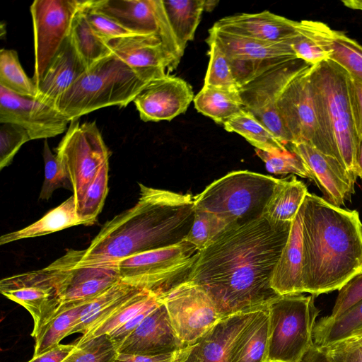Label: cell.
<instances>
[{
    "mask_svg": "<svg viewBox=\"0 0 362 362\" xmlns=\"http://www.w3.org/2000/svg\"><path fill=\"white\" fill-rule=\"evenodd\" d=\"M209 47V62L204 77V86H210L232 90H239L240 86L234 76L230 60L223 49L207 37Z\"/></svg>",
    "mask_w": 362,
    "mask_h": 362,
    "instance_id": "cell-41",
    "label": "cell"
},
{
    "mask_svg": "<svg viewBox=\"0 0 362 362\" xmlns=\"http://www.w3.org/2000/svg\"><path fill=\"white\" fill-rule=\"evenodd\" d=\"M208 37L214 40L233 61L270 65L287 59L297 58L291 42L273 43L259 41L227 33L214 26L209 30Z\"/></svg>",
    "mask_w": 362,
    "mask_h": 362,
    "instance_id": "cell-24",
    "label": "cell"
},
{
    "mask_svg": "<svg viewBox=\"0 0 362 362\" xmlns=\"http://www.w3.org/2000/svg\"><path fill=\"white\" fill-rule=\"evenodd\" d=\"M143 290L145 289L121 281L101 294L90 299L81 313L78 324L71 330L70 334H86Z\"/></svg>",
    "mask_w": 362,
    "mask_h": 362,
    "instance_id": "cell-29",
    "label": "cell"
},
{
    "mask_svg": "<svg viewBox=\"0 0 362 362\" xmlns=\"http://www.w3.org/2000/svg\"><path fill=\"white\" fill-rule=\"evenodd\" d=\"M339 291L331 314L335 317L362 300V273L355 276Z\"/></svg>",
    "mask_w": 362,
    "mask_h": 362,
    "instance_id": "cell-49",
    "label": "cell"
},
{
    "mask_svg": "<svg viewBox=\"0 0 362 362\" xmlns=\"http://www.w3.org/2000/svg\"><path fill=\"white\" fill-rule=\"evenodd\" d=\"M291 46L297 58L311 66L329 59V54L315 42L313 37L301 26L299 21L298 33L291 39Z\"/></svg>",
    "mask_w": 362,
    "mask_h": 362,
    "instance_id": "cell-48",
    "label": "cell"
},
{
    "mask_svg": "<svg viewBox=\"0 0 362 362\" xmlns=\"http://www.w3.org/2000/svg\"><path fill=\"white\" fill-rule=\"evenodd\" d=\"M230 226L225 220L215 214L194 209L192 226L184 240L201 251Z\"/></svg>",
    "mask_w": 362,
    "mask_h": 362,
    "instance_id": "cell-42",
    "label": "cell"
},
{
    "mask_svg": "<svg viewBox=\"0 0 362 362\" xmlns=\"http://www.w3.org/2000/svg\"><path fill=\"white\" fill-rule=\"evenodd\" d=\"M279 179L249 170L230 172L194 197V209L215 214L230 226L262 216Z\"/></svg>",
    "mask_w": 362,
    "mask_h": 362,
    "instance_id": "cell-6",
    "label": "cell"
},
{
    "mask_svg": "<svg viewBox=\"0 0 362 362\" xmlns=\"http://www.w3.org/2000/svg\"><path fill=\"white\" fill-rule=\"evenodd\" d=\"M356 172L357 177L362 179V141L358 140L356 155Z\"/></svg>",
    "mask_w": 362,
    "mask_h": 362,
    "instance_id": "cell-56",
    "label": "cell"
},
{
    "mask_svg": "<svg viewBox=\"0 0 362 362\" xmlns=\"http://www.w3.org/2000/svg\"><path fill=\"white\" fill-rule=\"evenodd\" d=\"M193 102L199 112L221 124L244 108L239 90L210 86H203Z\"/></svg>",
    "mask_w": 362,
    "mask_h": 362,
    "instance_id": "cell-33",
    "label": "cell"
},
{
    "mask_svg": "<svg viewBox=\"0 0 362 362\" xmlns=\"http://www.w3.org/2000/svg\"><path fill=\"white\" fill-rule=\"evenodd\" d=\"M269 349L267 362H300L314 344L313 329L320 310L315 296L280 295L268 305Z\"/></svg>",
    "mask_w": 362,
    "mask_h": 362,
    "instance_id": "cell-7",
    "label": "cell"
},
{
    "mask_svg": "<svg viewBox=\"0 0 362 362\" xmlns=\"http://www.w3.org/2000/svg\"><path fill=\"white\" fill-rule=\"evenodd\" d=\"M163 300L176 334L187 346L197 343L222 319L206 293L187 280L170 290Z\"/></svg>",
    "mask_w": 362,
    "mask_h": 362,
    "instance_id": "cell-14",
    "label": "cell"
},
{
    "mask_svg": "<svg viewBox=\"0 0 362 362\" xmlns=\"http://www.w3.org/2000/svg\"><path fill=\"white\" fill-rule=\"evenodd\" d=\"M362 329V300L339 316H326L316 322L313 341L318 346H326Z\"/></svg>",
    "mask_w": 362,
    "mask_h": 362,
    "instance_id": "cell-35",
    "label": "cell"
},
{
    "mask_svg": "<svg viewBox=\"0 0 362 362\" xmlns=\"http://www.w3.org/2000/svg\"><path fill=\"white\" fill-rule=\"evenodd\" d=\"M76 344H59L49 350L37 356H33L31 360L34 362H63L76 349Z\"/></svg>",
    "mask_w": 362,
    "mask_h": 362,
    "instance_id": "cell-54",
    "label": "cell"
},
{
    "mask_svg": "<svg viewBox=\"0 0 362 362\" xmlns=\"http://www.w3.org/2000/svg\"><path fill=\"white\" fill-rule=\"evenodd\" d=\"M149 82L112 54L87 69L55 107L70 122L100 108L125 107Z\"/></svg>",
    "mask_w": 362,
    "mask_h": 362,
    "instance_id": "cell-5",
    "label": "cell"
},
{
    "mask_svg": "<svg viewBox=\"0 0 362 362\" xmlns=\"http://www.w3.org/2000/svg\"><path fill=\"white\" fill-rule=\"evenodd\" d=\"M310 66L298 58L285 59L263 70L239 89L244 108L286 147L292 141L279 113V100L286 86Z\"/></svg>",
    "mask_w": 362,
    "mask_h": 362,
    "instance_id": "cell-10",
    "label": "cell"
},
{
    "mask_svg": "<svg viewBox=\"0 0 362 362\" xmlns=\"http://www.w3.org/2000/svg\"><path fill=\"white\" fill-rule=\"evenodd\" d=\"M28 362H34V361H33V360H30V361H28Z\"/></svg>",
    "mask_w": 362,
    "mask_h": 362,
    "instance_id": "cell-59",
    "label": "cell"
},
{
    "mask_svg": "<svg viewBox=\"0 0 362 362\" xmlns=\"http://www.w3.org/2000/svg\"><path fill=\"white\" fill-rule=\"evenodd\" d=\"M257 311L222 318L197 343L189 346L182 362H230L235 344Z\"/></svg>",
    "mask_w": 362,
    "mask_h": 362,
    "instance_id": "cell-22",
    "label": "cell"
},
{
    "mask_svg": "<svg viewBox=\"0 0 362 362\" xmlns=\"http://www.w3.org/2000/svg\"><path fill=\"white\" fill-rule=\"evenodd\" d=\"M0 169L8 166L21 147L31 140L27 131L13 123H0Z\"/></svg>",
    "mask_w": 362,
    "mask_h": 362,
    "instance_id": "cell-46",
    "label": "cell"
},
{
    "mask_svg": "<svg viewBox=\"0 0 362 362\" xmlns=\"http://www.w3.org/2000/svg\"><path fill=\"white\" fill-rule=\"evenodd\" d=\"M194 95L184 79L169 74L149 82L133 100L144 122L170 121L185 113Z\"/></svg>",
    "mask_w": 362,
    "mask_h": 362,
    "instance_id": "cell-17",
    "label": "cell"
},
{
    "mask_svg": "<svg viewBox=\"0 0 362 362\" xmlns=\"http://www.w3.org/2000/svg\"><path fill=\"white\" fill-rule=\"evenodd\" d=\"M218 4V1L214 0H204V11H212L216 5Z\"/></svg>",
    "mask_w": 362,
    "mask_h": 362,
    "instance_id": "cell-58",
    "label": "cell"
},
{
    "mask_svg": "<svg viewBox=\"0 0 362 362\" xmlns=\"http://www.w3.org/2000/svg\"><path fill=\"white\" fill-rule=\"evenodd\" d=\"M64 272L63 303L86 300L121 281L116 264L76 265V250L57 259Z\"/></svg>",
    "mask_w": 362,
    "mask_h": 362,
    "instance_id": "cell-21",
    "label": "cell"
},
{
    "mask_svg": "<svg viewBox=\"0 0 362 362\" xmlns=\"http://www.w3.org/2000/svg\"><path fill=\"white\" fill-rule=\"evenodd\" d=\"M42 154L45 179L39 199L48 200L53 192L59 188H64L72 191L73 188L69 176L56 155L51 151L47 139L44 141Z\"/></svg>",
    "mask_w": 362,
    "mask_h": 362,
    "instance_id": "cell-44",
    "label": "cell"
},
{
    "mask_svg": "<svg viewBox=\"0 0 362 362\" xmlns=\"http://www.w3.org/2000/svg\"><path fill=\"white\" fill-rule=\"evenodd\" d=\"M223 125L225 130L240 134L255 148L269 152L287 148L268 128L245 108Z\"/></svg>",
    "mask_w": 362,
    "mask_h": 362,
    "instance_id": "cell-37",
    "label": "cell"
},
{
    "mask_svg": "<svg viewBox=\"0 0 362 362\" xmlns=\"http://www.w3.org/2000/svg\"><path fill=\"white\" fill-rule=\"evenodd\" d=\"M291 224L274 228L262 216L228 227L199 251L187 281L206 293L221 318L267 306L280 296L271 281Z\"/></svg>",
    "mask_w": 362,
    "mask_h": 362,
    "instance_id": "cell-1",
    "label": "cell"
},
{
    "mask_svg": "<svg viewBox=\"0 0 362 362\" xmlns=\"http://www.w3.org/2000/svg\"><path fill=\"white\" fill-rule=\"evenodd\" d=\"M161 302H163V300L147 306L133 316L126 323L107 334L117 349L138 327L144 318Z\"/></svg>",
    "mask_w": 362,
    "mask_h": 362,
    "instance_id": "cell-52",
    "label": "cell"
},
{
    "mask_svg": "<svg viewBox=\"0 0 362 362\" xmlns=\"http://www.w3.org/2000/svg\"><path fill=\"white\" fill-rule=\"evenodd\" d=\"M139 185L135 205L107 221L87 249L76 250V265L116 264L185 239L194 221V197Z\"/></svg>",
    "mask_w": 362,
    "mask_h": 362,
    "instance_id": "cell-2",
    "label": "cell"
},
{
    "mask_svg": "<svg viewBox=\"0 0 362 362\" xmlns=\"http://www.w3.org/2000/svg\"><path fill=\"white\" fill-rule=\"evenodd\" d=\"M267 306L257 311L235 344L230 362H267L269 349Z\"/></svg>",
    "mask_w": 362,
    "mask_h": 362,
    "instance_id": "cell-31",
    "label": "cell"
},
{
    "mask_svg": "<svg viewBox=\"0 0 362 362\" xmlns=\"http://www.w3.org/2000/svg\"><path fill=\"white\" fill-rule=\"evenodd\" d=\"M87 70L69 35L48 64L37 86V100L55 106L56 102Z\"/></svg>",
    "mask_w": 362,
    "mask_h": 362,
    "instance_id": "cell-25",
    "label": "cell"
},
{
    "mask_svg": "<svg viewBox=\"0 0 362 362\" xmlns=\"http://www.w3.org/2000/svg\"><path fill=\"white\" fill-rule=\"evenodd\" d=\"M89 300L62 304L55 315L34 337L35 343L33 356L42 354L59 344L64 337L70 335L71 330L78 324L81 313Z\"/></svg>",
    "mask_w": 362,
    "mask_h": 362,
    "instance_id": "cell-32",
    "label": "cell"
},
{
    "mask_svg": "<svg viewBox=\"0 0 362 362\" xmlns=\"http://www.w3.org/2000/svg\"><path fill=\"white\" fill-rule=\"evenodd\" d=\"M300 362H334L331 356L321 346L315 344L308 349Z\"/></svg>",
    "mask_w": 362,
    "mask_h": 362,
    "instance_id": "cell-55",
    "label": "cell"
},
{
    "mask_svg": "<svg viewBox=\"0 0 362 362\" xmlns=\"http://www.w3.org/2000/svg\"><path fill=\"white\" fill-rule=\"evenodd\" d=\"M349 96L355 132L358 140L362 141V83L350 76Z\"/></svg>",
    "mask_w": 362,
    "mask_h": 362,
    "instance_id": "cell-51",
    "label": "cell"
},
{
    "mask_svg": "<svg viewBox=\"0 0 362 362\" xmlns=\"http://www.w3.org/2000/svg\"><path fill=\"white\" fill-rule=\"evenodd\" d=\"M55 155L69 176L77 209L89 185L109 160L108 148L95 121H71Z\"/></svg>",
    "mask_w": 362,
    "mask_h": 362,
    "instance_id": "cell-9",
    "label": "cell"
},
{
    "mask_svg": "<svg viewBox=\"0 0 362 362\" xmlns=\"http://www.w3.org/2000/svg\"><path fill=\"white\" fill-rule=\"evenodd\" d=\"M303 202L292 222L287 241L273 272L271 285L279 295L304 293L303 286Z\"/></svg>",
    "mask_w": 362,
    "mask_h": 362,
    "instance_id": "cell-26",
    "label": "cell"
},
{
    "mask_svg": "<svg viewBox=\"0 0 362 362\" xmlns=\"http://www.w3.org/2000/svg\"><path fill=\"white\" fill-rule=\"evenodd\" d=\"M76 345L69 362H113L118 354L116 345L107 334Z\"/></svg>",
    "mask_w": 362,
    "mask_h": 362,
    "instance_id": "cell-45",
    "label": "cell"
},
{
    "mask_svg": "<svg viewBox=\"0 0 362 362\" xmlns=\"http://www.w3.org/2000/svg\"><path fill=\"white\" fill-rule=\"evenodd\" d=\"M301 26L327 52L329 59L343 68L362 83V45L344 32L332 29L325 23L303 20Z\"/></svg>",
    "mask_w": 362,
    "mask_h": 362,
    "instance_id": "cell-27",
    "label": "cell"
},
{
    "mask_svg": "<svg viewBox=\"0 0 362 362\" xmlns=\"http://www.w3.org/2000/svg\"><path fill=\"white\" fill-rule=\"evenodd\" d=\"M0 86L21 95L35 98L37 88L23 69L16 51H0Z\"/></svg>",
    "mask_w": 362,
    "mask_h": 362,
    "instance_id": "cell-39",
    "label": "cell"
},
{
    "mask_svg": "<svg viewBox=\"0 0 362 362\" xmlns=\"http://www.w3.org/2000/svg\"><path fill=\"white\" fill-rule=\"evenodd\" d=\"M160 300L163 299L158 296L147 290H143L131 298L103 322L91 329L86 334L82 335L75 343L76 344H81L95 337L109 334L114 329L126 323L144 308Z\"/></svg>",
    "mask_w": 362,
    "mask_h": 362,
    "instance_id": "cell-38",
    "label": "cell"
},
{
    "mask_svg": "<svg viewBox=\"0 0 362 362\" xmlns=\"http://www.w3.org/2000/svg\"><path fill=\"white\" fill-rule=\"evenodd\" d=\"M76 225L83 224L77 216L75 197L71 195L35 223L18 230L1 235L0 245L24 238L46 235Z\"/></svg>",
    "mask_w": 362,
    "mask_h": 362,
    "instance_id": "cell-30",
    "label": "cell"
},
{
    "mask_svg": "<svg viewBox=\"0 0 362 362\" xmlns=\"http://www.w3.org/2000/svg\"><path fill=\"white\" fill-rule=\"evenodd\" d=\"M83 9L76 15L69 37L86 69H88L112 53L106 41L88 23Z\"/></svg>",
    "mask_w": 362,
    "mask_h": 362,
    "instance_id": "cell-36",
    "label": "cell"
},
{
    "mask_svg": "<svg viewBox=\"0 0 362 362\" xmlns=\"http://www.w3.org/2000/svg\"><path fill=\"white\" fill-rule=\"evenodd\" d=\"M162 1L177 43L184 53L200 23L204 0Z\"/></svg>",
    "mask_w": 362,
    "mask_h": 362,
    "instance_id": "cell-34",
    "label": "cell"
},
{
    "mask_svg": "<svg viewBox=\"0 0 362 362\" xmlns=\"http://www.w3.org/2000/svg\"><path fill=\"white\" fill-rule=\"evenodd\" d=\"M6 122L22 127L33 140L61 134L70 121L55 106L0 86V123Z\"/></svg>",
    "mask_w": 362,
    "mask_h": 362,
    "instance_id": "cell-16",
    "label": "cell"
},
{
    "mask_svg": "<svg viewBox=\"0 0 362 362\" xmlns=\"http://www.w3.org/2000/svg\"><path fill=\"white\" fill-rule=\"evenodd\" d=\"M91 7L136 34H154L177 67L183 54L169 23L162 0H91Z\"/></svg>",
    "mask_w": 362,
    "mask_h": 362,
    "instance_id": "cell-15",
    "label": "cell"
},
{
    "mask_svg": "<svg viewBox=\"0 0 362 362\" xmlns=\"http://www.w3.org/2000/svg\"><path fill=\"white\" fill-rule=\"evenodd\" d=\"M108 170L109 163H107L89 185L76 209L77 216L83 225L93 224L103 209L108 192Z\"/></svg>",
    "mask_w": 362,
    "mask_h": 362,
    "instance_id": "cell-40",
    "label": "cell"
},
{
    "mask_svg": "<svg viewBox=\"0 0 362 362\" xmlns=\"http://www.w3.org/2000/svg\"><path fill=\"white\" fill-rule=\"evenodd\" d=\"M303 205V291L317 296L362 273V222L356 210L314 193H307Z\"/></svg>",
    "mask_w": 362,
    "mask_h": 362,
    "instance_id": "cell-3",
    "label": "cell"
},
{
    "mask_svg": "<svg viewBox=\"0 0 362 362\" xmlns=\"http://www.w3.org/2000/svg\"><path fill=\"white\" fill-rule=\"evenodd\" d=\"M308 192L306 185L294 175L279 179L262 217L274 228L291 224Z\"/></svg>",
    "mask_w": 362,
    "mask_h": 362,
    "instance_id": "cell-28",
    "label": "cell"
},
{
    "mask_svg": "<svg viewBox=\"0 0 362 362\" xmlns=\"http://www.w3.org/2000/svg\"><path fill=\"white\" fill-rule=\"evenodd\" d=\"M176 334L163 300L118 347L119 354L154 356L186 348Z\"/></svg>",
    "mask_w": 362,
    "mask_h": 362,
    "instance_id": "cell-20",
    "label": "cell"
},
{
    "mask_svg": "<svg viewBox=\"0 0 362 362\" xmlns=\"http://www.w3.org/2000/svg\"><path fill=\"white\" fill-rule=\"evenodd\" d=\"M299 21L269 11L226 16L214 27L237 35L273 43L291 42L298 33Z\"/></svg>",
    "mask_w": 362,
    "mask_h": 362,
    "instance_id": "cell-23",
    "label": "cell"
},
{
    "mask_svg": "<svg viewBox=\"0 0 362 362\" xmlns=\"http://www.w3.org/2000/svg\"><path fill=\"white\" fill-rule=\"evenodd\" d=\"M199 251L189 242L136 254L116 262L122 281L163 298L187 280Z\"/></svg>",
    "mask_w": 362,
    "mask_h": 362,
    "instance_id": "cell-8",
    "label": "cell"
},
{
    "mask_svg": "<svg viewBox=\"0 0 362 362\" xmlns=\"http://www.w3.org/2000/svg\"><path fill=\"white\" fill-rule=\"evenodd\" d=\"M90 1L89 0L83 13L93 30L105 41L136 34L107 15L91 7Z\"/></svg>",
    "mask_w": 362,
    "mask_h": 362,
    "instance_id": "cell-47",
    "label": "cell"
},
{
    "mask_svg": "<svg viewBox=\"0 0 362 362\" xmlns=\"http://www.w3.org/2000/svg\"><path fill=\"white\" fill-rule=\"evenodd\" d=\"M341 3L349 8L362 11V0H343Z\"/></svg>",
    "mask_w": 362,
    "mask_h": 362,
    "instance_id": "cell-57",
    "label": "cell"
},
{
    "mask_svg": "<svg viewBox=\"0 0 362 362\" xmlns=\"http://www.w3.org/2000/svg\"><path fill=\"white\" fill-rule=\"evenodd\" d=\"M310 67L286 86L279 100V113L291 144L308 143L335 158L316 114L310 81Z\"/></svg>",
    "mask_w": 362,
    "mask_h": 362,
    "instance_id": "cell-13",
    "label": "cell"
},
{
    "mask_svg": "<svg viewBox=\"0 0 362 362\" xmlns=\"http://www.w3.org/2000/svg\"><path fill=\"white\" fill-rule=\"evenodd\" d=\"M288 146L301 159L326 201L339 207L351 201L356 181L336 158L305 142Z\"/></svg>",
    "mask_w": 362,
    "mask_h": 362,
    "instance_id": "cell-19",
    "label": "cell"
},
{
    "mask_svg": "<svg viewBox=\"0 0 362 362\" xmlns=\"http://www.w3.org/2000/svg\"><path fill=\"white\" fill-rule=\"evenodd\" d=\"M349 74L328 59L310 69L313 102L321 129L335 158L356 182L355 132L349 96Z\"/></svg>",
    "mask_w": 362,
    "mask_h": 362,
    "instance_id": "cell-4",
    "label": "cell"
},
{
    "mask_svg": "<svg viewBox=\"0 0 362 362\" xmlns=\"http://www.w3.org/2000/svg\"><path fill=\"white\" fill-rule=\"evenodd\" d=\"M112 53L148 81L177 66L161 39L154 34H133L106 41Z\"/></svg>",
    "mask_w": 362,
    "mask_h": 362,
    "instance_id": "cell-18",
    "label": "cell"
},
{
    "mask_svg": "<svg viewBox=\"0 0 362 362\" xmlns=\"http://www.w3.org/2000/svg\"><path fill=\"white\" fill-rule=\"evenodd\" d=\"M0 291L30 313L34 338L63 304V269L55 260L43 269L2 279Z\"/></svg>",
    "mask_w": 362,
    "mask_h": 362,
    "instance_id": "cell-11",
    "label": "cell"
},
{
    "mask_svg": "<svg viewBox=\"0 0 362 362\" xmlns=\"http://www.w3.org/2000/svg\"><path fill=\"white\" fill-rule=\"evenodd\" d=\"M189 346L179 351L154 356L118 353L113 362H182L188 353Z\"/></svg>",
    "mask_w": 362,
    "mask_h": 362,
    "instance_id": "cell-53",
    "label": "cell"
},
{
    "mask_svg": "<svg viewBox=\"0 0 362 362\" xmlns=\"http://www.w3.org/2000/svg\"><path fill=\"white\" fill-rule=\"evenodd\" d=\"M89 0H35L30 6L37 88L48 64L69 35L76 15Z\"/></svg>",
    "mask_w": 362,
    "mask_h": 362,
    "instance_id": "cell-12",
    "label": "cell"
},
{
    "mask_svg": "<svg viewBox=\"0 0 362 362\" xmlns=\"http://www.w3.org/2000/svg\"><path fill=\"white\" fill-rule=\"evenodd\" d=\"M321 347L331 356L334 362H362L359 349L353 335Z\"/></svg>",
    "mask_w": 362,
    "mask_h": 362,
    "instance_id": "cell-50",
    "label": "cell"
},
{
    "mask_svg": "<svg viewBox=\"0 0 362 362\" xmlns=\"http://www.w3.org/2000/svg\"><path fill=\"white\" fill-rule=\"evenodd\" d=\"M255 153L264 163L267 170L271 173L293 174L312 180L310 173L301 159L288 148L272 152L255 148Z\"/></svg>",
    "mask_w": 362,
    "mask_h": 362,
    "instance_id": "cell-43",
    "label": "cell"
}]
</instances>
